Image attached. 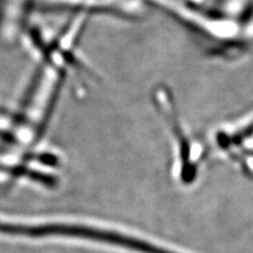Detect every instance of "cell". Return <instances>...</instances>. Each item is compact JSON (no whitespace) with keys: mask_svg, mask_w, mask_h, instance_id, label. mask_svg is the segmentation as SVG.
Here are the masks:
<instances>
[{"mask_svg":"<svg viewBox=\"0 0 253 253\" xmlns=\"http://www.w3.org/2000/svg\"><path fill=\"white\" fill-rule=\"evenodd\" d=\"M0 172L10 173L15 176H26L49 187H54L57 185V179L53 176L46 175V174L41 172L31 171L25 167H10V166L0 165Z\"/></svg>","mask_w":253,"mask_h":253,"instance_id":"277c9868","label":"cell"},{"mask_svg":"<svg viewBox=\"0 0 253 253\" xmlns=\"http://www.w3.org/2000/svg\"><path fill=\"white\" fill-rule=\"evenodd\" d=\"M0 232L11 235H21L29 237H44L52 235L78 237V239L115 245V246L135 250L140 253H175L166 250L164 248L156 247L154 245L147 243L145 241L133 239V237H130L128 235L78 225L43 224L30 226L20 224H9L0 221Z\"/></svg>","mask_w":253,"mask_h":253,"instance_id":"6da1fadb","label":"cell"},{"mask_svg":"<svg viewBox=\"0 0 253 253\" xmlns=\"http://www.w3.org/2000/svg\"><path fill=\"white\" fill-rule=\"evenodd\" d=\"M102 14H109L117 17H133L136 16L135 0H96Z\"/></svg>","mask_w":253,"mask_h":253,"instance_id":"3957f363","label":"cell"},{"mask_svg":"<svg viewBox=\"0 0 253 253\" xmlns=\"http://www.w3.org/2000/svg\"><path fill=\"white\" fill-rule=\"evenodd\" d=\"M153 101L157 106L158 110H162V112L167 116L168 122L172 126V130L175 134V137L178 140L179 149H180V157L183 161V180L185 183H189L193 179L194 169L190 164V145L189 141L183 131V128L179 124L178 114L176 111V104L174 99V95L171 89L167 84H157L154 86L152 91Z\"/></svg>","mask_w":253,"mask_h":253,"instance_id":"7a4b0ae2","label":"cell"}]
</instances>
